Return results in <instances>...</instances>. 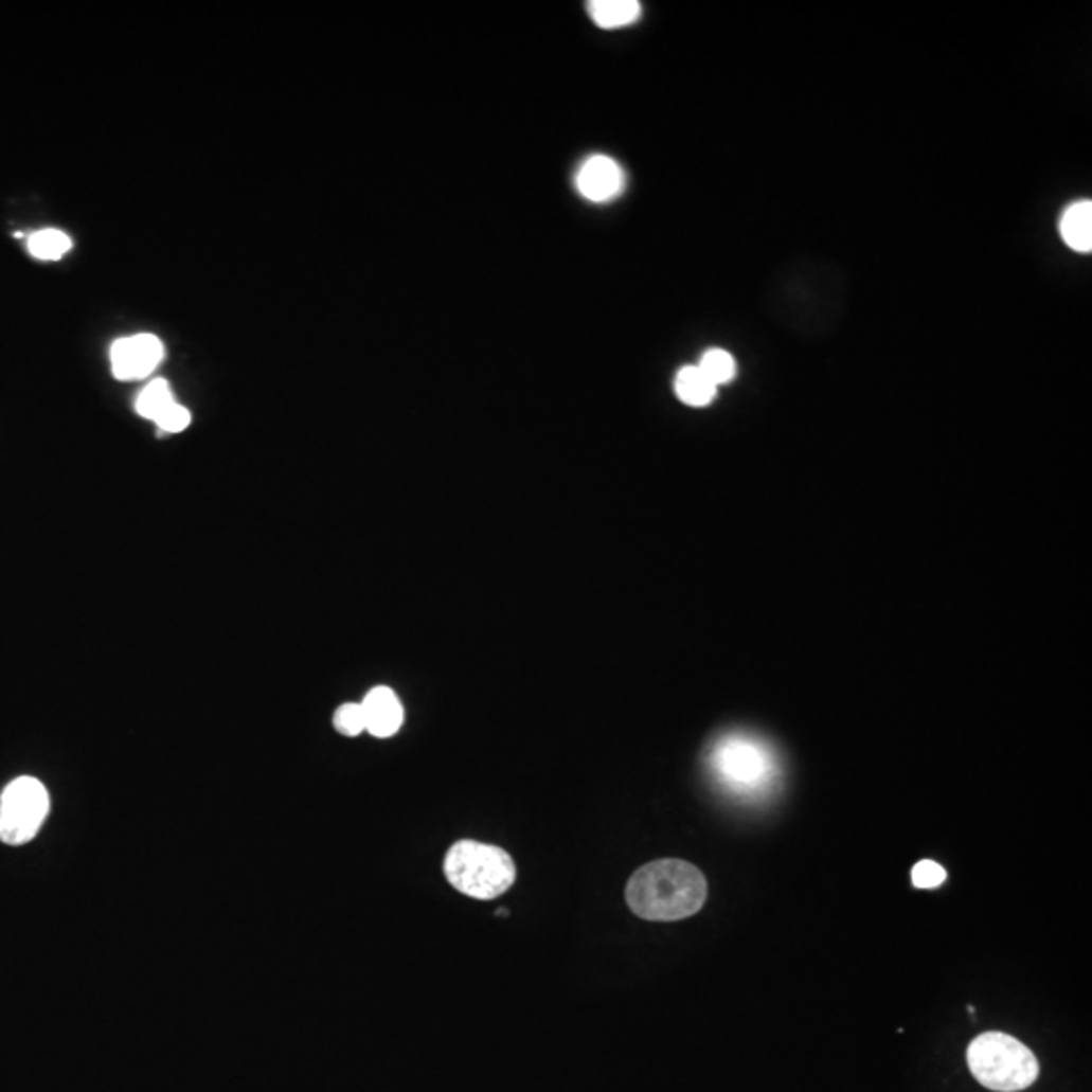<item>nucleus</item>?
<instances>
[{"instance_id": "nucleus-8", "label": "nucleus", "mask_w": 1092, "mask_h": 1092, "mask_svg": "<svg viewBox=\"0 0 1092 1092\" xmlns=\"http://www.w3.org/2000/svg\"><path fill=\"white\" fill-rule=\"evenodd\" d=\"M360 706L364 713V727L371 735L377 736V738H389V736L399 733L405 713H402L401 700L391 688H387V686L373 688L364 696Z\"/></svg>"}, {"instance_id": "nucleus-7", "label": "nucleus", "mask_w": 1092, "mask_h": 1092, "mask_svg": "<svg viewBox=\"0 0 1092 1092\" xmlns=\"http://www.w3.org/2000/svg\"><path fill=\"white\" fill-rule=\"evenodd\" d=\"M575 184L587 201L607 202L624 191L625 175L613 158L595 155L583 162Z\"/></svg>"}, {"instance_id": "nucleus-4", "label": "nucleus", "mask_w": 1092, "mask_h": 1092, "mask_svg": "<svg viewBox=\"0 0 1092 1092\" xmlns=\"http://www.w3.org/2000/svg\"><path fill=\"white\" fill-rule=\"evenodd\" d=\"M447 882L462 894L491 900L516 880L513 856L502 847L462 840L449 847L444 862Z\"/></svg>"}, {"instance_id": "nucleus-5", "label": "nucleus", "mask_w": 1092, "mask_h": 1092, "mask_svg": "<svg viewBox=\"0 0 1092 1092\" xmlns=\"http://www.w3.org/2000/svg\"><path fill=\"white\" fill-rule=\"evenodd\" d=\"M49 813L46 785L35 777H19L0 798V840L8 846L31 842Z\"/></svg>"}, {"instance_id": "nucleus-9", "label": "nucleus", "mask_w": 1092, "mask_h": 1092, "mask_svg": "<svg viewBox=\"0 0 1092 1092\" xmlns=\"http://www.w3.org/2000/svg\"><path fill=\"white\" fill-rule=\"evenodd\" d=\"M1060 235L1067 246L1078 253L1092 249V202L1078 201L1070 204L1060 219Z\"/></svg>"}, {"instance_id": "nucleus-1", "label": "nucleus", "mask_w": 1092, "mask_h": 1092, "mask_svg": "<svg viewBox=\"0 0 1092 1092\" xmlns=\"http://www.w3.org/2000/svg\"><path fill=\"white\" fill-rule=\"evenodd\" d=\"M709 896V884L700 870L678 858L649 862L633 872L625 900L629 909L646 920H682L698 913Z\"/></svg>"}, {"instance_id": "nucleus-3", "label": "nucleus", "mask_w": 1092, "mask_h": 1092, "mask_svg": "<svg viewBox=\"0 0 1092 1092\" xmlns=\"http://www.w3.org/2000/svg\"><path fill=\"white\" fill-rule=\"evenodd\" d=\"M967 1064L981 1087L996 1092H1020L1040 1076L1030 1048L1003 1032L980 1034L967 1048Z\"/></svg>"}, {"instance_id": "nucleus-15", "label": "nucleus", "mask_w": 1092, "mask_h": 1092, "mask_svg": "<svg viewBox=\"0 0 1092 1092\" xmlns=\"http://www.w3.org/2000/svg\"><path fill=\"white\" fill-rule=\"evenodd\" d=\"M335 727L336 731L340 735L344 736H358L362 731H366L364 727V713H362V706L357 702H348V704H342L335 714Z\"/></svg>"}, {"instance_id": "nucleus-2", "label": "nucleus", "mask_w": 1092, "mask_h": 1092, "mask_svg": "<svg viewBox=\"0 0 1092 1092\" xmlns=\"http://www.w3.org/2000/svg\"><path fill=\"white\" fill-rule=\"evenodd\" d=\"M709 769L724 791L742 800L763 798L775 787L780 775L773 749L745 733L718 738L709 753Z\"/></svg>"}, {"instance_id": "nucleus-12", "label": "nucleus", "mask_w": 1092, "mask_h": 1092, "mask_svg": "<svg viewBox=\"0 0 1092 1092\" xmlns=\"http://www.w3.org/2000/svg\"><path fill=\"white\" fill-rule=\"evenodd\" d=\"M173 402H177V399L171 384L164 379L150 380L136 399V413L148 422H157Z\"/></svg>"}, {"instance_id": "nucleus-10", "label": "nucleus", "mask_w": 1092, "mask_h": 1092, "mask_svg": "<svg viewBox=\"0 0 1092 1092\" xmlns=\"http://www.w3.org/2000/svg\"><path fill=\"white\" fill-rule=\"evenodd\" d=\"M591 19L602 29H620L640 19L642 4L638 0H593L587 4Z\"/></svg>"}, {"instance_id": "nucleus-13", "label": "nucleus", "mask_w": 1092, "mask_h": 1092, "mask_svg": "<svg viewBox=\"0 0 1092 1092\" xmlns=\"http://www.w3.org/2000/svg\"><path fill=\"white\" fill-rule=\"evenodd\" d=\"M71 239L59 229H41L29 237V253L41 262H57L68 255Z\"/></svg>"}, {"instance_id": "nucleus-17", "label": "nucleus", "mask_w": 1092, "mask_h": 1092, "mask_svg": "<svg viewBox=\"0 0 1092 1092\" xmlns=\"http://www.w3.org/2000/svg\"><path fill=\"white\" fill-rule=\"evenodd\" d=\"M155 424L164 433H180L191 425V411L180 402H173Z\"/></svg>"}, {"instance_id": "nucleus-14", "label": "nucleus", "mask_w": 1092, "mask_h": 1092, "mask_svg": "<svg viewBox=\"0 0 1092 1092\" xmlns=\"http://www.w3.org/2000/svg\"><path fill=\"white\" fill-rule=\"evenodd\" d=\"M696 366L706 375V379L711 380L714 387L735 379V358L720 348L709 351L704 357L700 358V362Z\"/></svg>"}, {"instance_id": "nucleus-11", "label": "nucleus", "mask_w": 1092, "mask_h": 1092, "mask_svg": "<svg viewBox=\"0 0 1092 1092\" xmlns=\"http://www.w3.org/2000/svg\"><path fill=\"white\" fill-rule=\"evenodd\" d=\"M676 395L691 407H704L716 397V387L698 366H684L676 375Z\"/></svg>"}, {"instance_id": "nucleus-16", "label": "nucleus", "mask_w": 1092, "mask_h": 1092, "mask_svg": "<svg viewBox=\"0 0 1092 1092\" xmlns=\"http://www.w3.org/2000/svg\"><path fill=\"white\" fill-rule=\"evenodd\" d=\"M911 878H913L914 889H923V891H933L938 889L945 880H947V872L933 860H920L914 864L913 872H911Z\"/></svg>"}, {"instance_id": "nucleus-6", "label": "nucleus", "mask_w": 1092, "mask_h": 1092, "mask_svg": "<svg viewBox=\"0 0 1092 1092\" xmlns=\"http://www.w3.org/2000/svg\"><path fill=\"white\" fill-rule=\"evenodd\" d=\"M113 377L120 380H140L150 377L164 358V346L155 335H135L113 342Z\"/></svg>"}]
</instances>
